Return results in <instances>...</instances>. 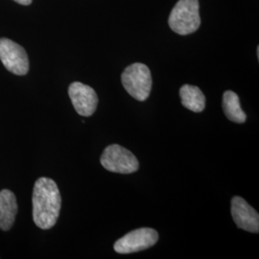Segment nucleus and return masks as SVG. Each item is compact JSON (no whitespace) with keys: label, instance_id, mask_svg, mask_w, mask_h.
<instances>
[{"label":"nucleus","instance_id":"obj_1","mask_svg":"<svg viewBox=\"0 0 259 259\" xmlns=\"http://www.w3.org/2000/svg\"><path fill=\"white\" fill-rule=\"evenodd\" d=\"M33 220L37 228L49 230L58 221L62 197L58 185L52 179L39 178L33 189Z\"/></svg>","mask_w":259,"mask_h":259},{"label":"nucleus","instance_id":"obj_2","mask_svg":"<svg viewBox=\"0 0 259 259\" xmlns=\"http://www.w3.org/2000/svg\"><path fill=\"white\" fill-rule=\"evenodd\" d=\"M199 0H179L169 17V26L179 35H189L201 24Z\"/></svg>","mask_w":259,"mask_h":259},{"label":"nucleus","instance_id":"obj_3","mask_svg":"<svg viewBox=\"0 0 259 259\" xmlns=\"http://www.w3.org/2000/svg\"><path fill=\"white\" fill-rule=\"evenodd\" d=\"M124 89L136 100L143 102L148 99L152 90V75L147 65L136 63L125 68L121 75Z\"/></svg>","mask_w":259,"mask_h":259},{"label":"nucleus","instance_id":"obj_4","mask_svg":"<svg viewBox=\"0 0 259 259\" xmlns=\"http://www.w3.org/2000/svg\"><path fill=\"white\" fill-rule=\"evenodd\" d=\"M102 166L110 172L132 174L139 170V159L129 151L118 144H112L104 150L100 158Z\"/></svg>","mask_w":259,"mask_h":259},{"label":"nucleus","instance_id":"obj_5","mask_svg":"<svg viewBox=\"0 0 259 259\" xmlns=\"http://www.w3.org/2000/svg\"><path fill=\"white\" fill-rule=\"evenodd\" d=\"M157 231L150 228H141L127 233L114 243V250L121 254L147 250L157 244Z\"/></svg>","mask_w":259,"mask_h":259},{"label":"nucleus","instance_id":"obj_6","mask_svg":"<svg viewBox=\"0 0 259 259\" xmlns=\"http://www.w3.org/2000/svg\"><path fill=\"white\" fill-rule=\"evenodd\" d=\"M0 60L14 74H27L29 60L25 49L9 38H0Z\"/></svg>","mask_w":259,"mask_h":259},{"label":"nucleus","instance_id":"obj_7","mask_svg":"<svg viewBox=\"0 0 259 259\" xmlns=\"http://www.w3.org/2000/svg\"><path fill=\"white\" fill-rule=\"evenodd\" d=\"M68 95L75 111L80 115L89 117L96 111L98 96L92 87L80 82H74L68 88Z\"/></svg>","mask_w":259,"mask_h":259},{"label":"nucleus","instance_id":"obj_8","mask_svg":"<svg viewBox=\"0 0 259 259\" xmlns=\"http://www.w3.org/2000/svg\"><path fill=\"white\" fill-rule=\"evenodd\" d=\"M232 216L237 228L251 233H258L259 215L248 202L239 196L232 200Z\"/></svg>","mask_w":259,"mask_h":259},{"label":"nucleus","instance_id":"obj_9","mask_svg":"<svg viewBox=\"0 0 259 259\" xmlns=\"http://www.w3.org/2000/svg\"><path fill=\"white\" fill-rule=\"evenodd\" d=\"M18 213L15 194L9 189L0 191V230L7 232L13 227Z\"/></svg>","mask_w":259,"mask_h":259},{"label":"nucleus","instance_id":"obj_10","mask_svg":"<svg viewBox=\"0 0 259 259\" xmlns=\"http://www.w3.org/2000/svg\"><path fill=\"white\" fill-rule=\"evenodd\" d=\"M183 106L189 111L201 112L205 108V97L202 91L195 85L185 84L180 90Z\"/></svg>","mask_w":259,"mask_h":259},{"label":"nucleus","instance_id":"obj_11","mask_svg":"<svg viewBox=\"0 0 259 259\" xmlns=\"http://www.w3.org/2000/svg\"><path fill=\"white\" fill-rule=\"evenodd\" d=\"M223 111L229 120L242 124L247 120V115L241 108L238 95L232 91H227L223 95Z\"/></svg>","mask_w":259,"mask_h":259},{"label":"nucleus","instance_id":"obj_12","mask_svg":"<svg viewBox=\"0 0 259 259\" xmlns=\"http://www.w3.org/2000/svg\"><path fill=\"white\" fill-rule=\"evenodd\" d=\"M16 2H18L19 4H22V5H29L32 3V0H14Z\"/></svg>","mask_w":259,"mask_h":259}]
</instances>
